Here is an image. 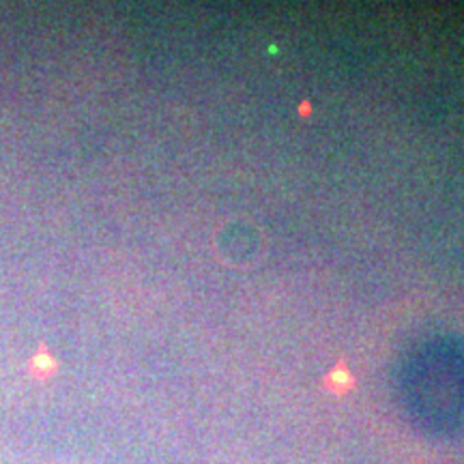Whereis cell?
Listing matches in <instances>:
<instances>
[{"mask_svg":"<svg viewBox=\"0 0 464 464\" xmlns=\"http://www.w3.org/2000/svg\"><path fill=\"white\" fill-rule=\"evenodd\" d=\"M355 387H357V379L353 376L351 370H348L344 359L340 357L338 363H335L334 368L324 374L323 390L334 393V396H346V393L355 390Z\"/></svg>","mask_w":464,"mask_h":464,"instance_id":"cell-1","label":"cell"},{"mask_svg":"<svg viewBox=\"0 0 464 464\" xmlns=\"http://www.w3.org/2000/svg\"><path fill=\"white\" fill-rule=\"evenodd\" d=\"M310 112H312V103L310 102H304L299 106V114L301 116H310Z\"/></svg>","mask_w":464,"mask_h":464,"instance_id":"cell-3","label":"cell"},{"mask_svg":"<svg viewBox=\"0 0 464 464\" xmlns=\"http://www.w3.org/2000/svg\"><path fill=\"white\" fill-rule=\"evenodd\" d=\"M31 365H33V372H39V376H48L54 372L56 362L52 359V355H48L45 346H42V353H37V355H34Z\"/></svg>","mask_w":464,"mask_h":464,"instance_id":"cell-2","label":"cell"}]
</instances>
